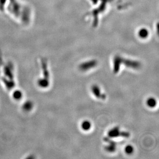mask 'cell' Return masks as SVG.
<instances>
[{
  "label": "cell",
  "instance_id": "obj_6",
  "mask_svg": "<svg viewBox=\"0 0 159 159\" xmlns=\"http://www.w3.org/2000/svg\"><path fill=\"white\" fill-rule=\"evenodd\" d=\"M146 104L147 105V106L149 108H154L156 106V104H157L156 99H154V97L149 98L146 101Z\"/></svg>",
  "mask_w": 159,
  "mask_h": 159
},
{
  "label": "cell",
  "instance_id": "obj_4",
  "mask_svg": "<svg viewBox=\"0 0 159 159\" xmlns=\"http://www.w3.org/2000/svg\"><path fill=\"white\" fill-rule=\"evenodd\" d=\"M104 141L109 143L108 145L106 146V150L109 152H112L115 151L116 149V143L110 140V139L106 138V139H104Z\"/></svg>",
  "mask_w": 159,
  "mask_h": 159
},
{
  "label": "cell",
  "instance_id": "obj_5",
  "mask_svg": "<svg viewBox=\"0 0 159 159\" xmlns=\"http://www.w3.org/2000/svg\"><path fill=\"white\" fill-rule=\"evenodd\" d=\"M91 127H92V125L90 122L87 120L83 121L81 125V127L82 130L85 131H88L89 130H90Z\"/></svg>",
  "mask_w": 159,
  "mask_h": 159
},
{
  "label": "cell",
  "instance_id": "obj_7",
  "mask_svg": "<svg viewBox=\"0 0 159 159\" xmlns=\"http://www.w3.org/2000/svg\"><path fill=\"white\" fill-rule=\"evenodd\" d=\"M124 150L126 154H131L134 151V148L131 145H128L125 147Z\"/></svg>",
  "mask_w": 159,
  "mask_h": 159
},
{
  "label": "cell",
  "instance_id": "obj_3",
  "mask_svg": "<svg viewBox=\"0 0 159 159\" xmlns=\"http://www.w3.org/2000/svg\"><path fill=\"white\" fill-rule=\"evenodd\" d=\"M91 90L94 95L96 96V98L102 99H106V95L101 93L100 88H99V86L96 85H93L91 88Z\"/></svg>",
  "mask_w": 159,
  "mask_h": 159
},
{
  "label": "cell",
  "instance_id": "obj_2",
  "mask_svg": "<svg viewBox=\"0 0 159 159\" xmlns=\"http://www.w3.org/2000/svg\"><path fill=\"white\" fill-rule=\"evenodd\" d=\"M96 64H97V62L96 61H90L87 62H84L80 65V69L83 71H87L91 68L95 67L97 65Z\"/></svg>",
  "mask_w": 159,
  "mask_h": 159
},
{
  "label": "cell",
  "instance_id": "obj_1",
  "mask_svg": "<svg viewBox=\"0 0 159 159\" xmlns=\"http://www.w3.org/2000/svg\"><path fill=\"white\" fill-rule=\"evenodd\" d=\"M108 135L110 138H115L119 137H130V133L128 132L121 131L118 127H115L110 129L108 132Z\"/></svg>",
  "mask_w": 159,
  "mask_h": 159
}]
</instances>
